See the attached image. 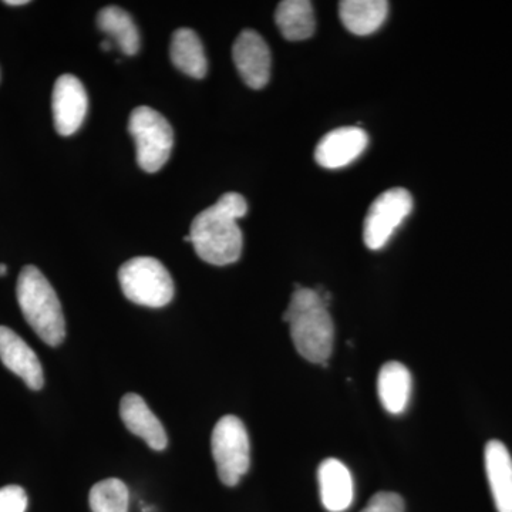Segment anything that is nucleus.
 <instances>
[{
  "label": "nucleus",
  "instance_id": "423d86ee",
  "mask_svg": "<svg viewBox=\"0 0 512 512\" xmlns=\"http://www.w3.org/2000/svg\"><path fill=\"white\" fill-rule=\"evenodd\" d=\"M211 448L222 484L238 485L251 466V444L244 423L231 414L222 417L212 431Z\"/></svg>",
  "mask_w": 512,
  "mask_h": 512
},
{
  "label": "nucleus",
  "instance_id": "b1692460",
  "mask_svg": "<svg viewBox=\"0 0 512 512\" xmlns=\"http://www.w3.org/2000/svg\"><path fill=\"white\" fill-rule=\"evenodd\" d=\"M6 274H8V266L0 264V276H5Z\"/></svg>",
  "mask_w": 512,
  "mask_h": 512
},
{
  "label": "nucleus",
  "instance_id": "2eb2a0df",
  "mask_svg": "<svg viewBox=\"0 0 512 512\" xmlns=\"http://www.w3.org/2000/svg\"><path fill=\"white\" fill-rule=\"evenodd\" d=\"M412 373L403 363L389 362L377 376V394L387 413L399 416L406 412L412 397Z\"/></svg>",
  "mask_w": 512,
  "mask_h": 512
},
{
  "label": "nucleus",
  "instance_id": "4468645a",
  "mask_svg": "<svg viewBox=\"0 0 512 512\" xmlns=\"http://www.w3.org/2000/svg\"><path fill=\"white\" fill-rule=\"evenodd\" d=\"M485 471L498 512H512V458L504 443L488 441L484 451Z\"/></svg>",
  "mask_w": 512,
  "mask_h": 512
},
{
  "label": "nucleus",
  "instance_id": "a211bd4d",
  "mask_svg": "<svg viewBox=\"0 0 512 512\" xmlns=\"http://www.w3.org/2000/svg\"><path fill=\"white\" fill-rule=\"evenodd\" d=\"M275 22L286 40L301 42L315 33L316 19L308 0H284L275 12Z\"/></svg>",
  "mask_w": 512,
  "mask_h": 512
},
{
  "label": "nucleus",
  "instance_id": "dca6fc26",
  "mask_svg": "<svg viewBox=\"0 0 512 512\" xmlns=\"http://www.w3.org/2000/svg\"><path fill=\"white\" fill-rule=\"evenodd\" d=\"M389 13L384 0H343L339 5L340 20L350 33L367 36L382 28Z\"/></svg>",
  "mask_w": 512,
  "mask_h": 512
},
{
  "label": "nucleus",
  "instance_id": "6e6552de",
  "mask_svg": "<svg viewBox=\"0 0 512 512\" xmlns=\"http://www.w3.org/2000/svg\"><path fill=\"white\" fill-rule=\"evenodd\" d=\"M52 107L60 136H72L79 131L89 110V97L83 83L73 74L60 76L53 89Z\"/></svg>",
  "mask_w": 512,
  "mask_h": 512
},
{
  "label": "nucleus",
  "instance_id": "f03ea898",
  "mask_svg": "<svg viewBox=\"0 0 512 512\" xmlns=\"http://www.w3.org/2000/svg\"><path fill=\"white\" fill-rule=\"evenodd\" d=\"M330 298L332 296L322 289L302 288L298 285L284 313V320L289 323L292 342L299 355L322 366H328L335 339V328L329 313Z\"/></svg>",
  "mask_w": 512,
  "mask_h": 512
},
{
  "label": "nucleus",
  "instance_id": "7ed1b4c3",
  "mask_svg": "<svg viewBox=\"0 0 512 512\" xmlns=\"http://www.w3.org/2000/svg\"><path fill=\"white\" fill-rule=\"evenodd\" d=\"M16 295L30 328L46 345L59 346L66 338L62 305L55 289L36 266L28 265L22 269Z\"/></svg>",
  "mask_w": 512,
  "mask_h": 512
},
{
  "label": "nucleus",
  "instance_id": "20e7f679",
  "mask_svg": "<svg viewBox=\"0 0 512 512\" xmlns=\"http://www.w3.org/2000/svg\"><path fill=\"white\" fill-rule=\"evenodd\" d=\"M119 282L124 296L136 305L163 308L174 298L170 272L151 256H137L121 265Z\"/></svg>",
  "mask_w": 512,
  "mask_h": 512
},
{
  "label": "nucleus",
  "instance_id": "f257e3e1",
  "mask_svg": "<svg viewBox=\"0 0 512 512\" xmlns=\"http://www.w3.org/2000/svg\"><path fill=\"white\" fill-rule=\"evenodd\" d=\"M247 212L245 198L238 192H227L217 204L194 218L190 231L191 244L202 261L225 266L241 258L244 238L238 221Z\"/></svg>",
  "mask_w": 512,
  "mask_h": 512
},
{
  "label": "nucleus",
  "instance_id": "ddd939ff",
  "mask_svg": "<svg viewBox=\"0 0 512 512\" xmlns=\"http://www.w3.org/2000/svg\"><path fill=\"white\" fill-rule=\"evenodd\" d=\"M120 417L127 429L146 441L148 447L156 451L167 447L168 437L163 424L140 394L128 393L121 399Z\"/></svg>",
  "mask_w": 512,
  "mask_h": 512
},
{
  "label": "nucleus",
  "instance_id": "a878e982",
  "mask_svg": "<svg viewBox=\"0 0 512 512\" xmlns=\"http://www.w3.org/2000/svg\"><path fill=\"white\" fill-rule=\"evenodd\" d=\"M184 241L185 242H191V237L190 235H187V237L184 238Z\"/></svg>",
  "mask_w": 512,
  "mask_h": 512
},
{
  "label": "nucleus",
  "instance_id": "1a4fd4ad",
  "mask_svg": "<svg viewBox=\"0 0 512 512\" xmlns=\"http://www.w3.org/2000/svg\"><path fill=\"white\" fill-rule=\"evenodd\" d=\"M235 67L239 76L251 89H264L271 79V50L259 33L245 29L232 47Z\"/></svg>",
  "mask_w": 512,
  "mask_h": 512
},
{
  "label": "nucleus",
  "instance_id": "412c9836",
  "mask_svg": "<svg viewBox=\"0 0 512 512\" xmlns=\"http://www.w3.org/2000/svg\"><path fill=\"white\" fill-rule=\"evenodd\" d=\"M28 504V494L19 485L0 488V512H26Z\"/></svg>",
  "mask_w": 512,
  "mask_h": 512
},
{
  "label": "nucleus",
  "instance_id": "5701e85b",
  "mask_svg": "<svg viewBox=\"0 0 512 512\" xmlns=\"http://www.w3.org/2000/svg\"><path fill=\"white\" fill-rule=\"evenodd\" d=\"M3 3L8 6H23L28 5L29 0H6V2Z\"/></svg>",
  "mask_w": 512,
  "mask_h": 512
},
{
  "label": "nucleus",
  "instance_id": "393cba45",
  "mask_svg": "<svg viewBox=\"0 0 512 512\" xmlns=\"http://www.w3.org/2000/svg\"><path fill=\"white\" fill-rule=\"evenodd\" d=\"M101 47H103L104 50H110L111 43L109 42V40H104V42L101 43Z\"/></svg>",
  "mask_w": 512,
  "mask_h": 512
},
{
  "label": "nucleus",
  "instance_id": "f8f14e48",
  "mask_svg": "<svg viewBox=\"0 0 512 512\" xmlns=\"http://www.w3.org/2000/svg\"><path fill=\"white\" fill-rule=\"evenodd\" d=\"M320 500L329 512L348 511L355 500V483L349 468L338 458H326L318 468Z\"/></svg>",
  "mask_w": 512,
  "mask_h": 512
},
{
  "label": "nucleus",
  "instance_id": "4be33fe9",
  "mask_svg": "<svg viewBox=\"0 0 512 512\" xmlns=\"http://www.w3.org/2000/svg\"><path fill=\"white\" fill-rule=\"evenodd\" d=\"M362 512H404V501L396 493H377L370 498Z\"/></svg>",
  "mask_w": 512,
  "mask_h": 512
},
{
  "label": "nucleus",
  "instance_id": "9d476101",
  "mask_svg": "<svg viewBox=\"0 0 512 512\" xmlns=\"http://www.w3.org/2000/svg\"><path fill=\"white\" fill-rule=\"evenodd\" d=\"M367 144L369 137L362 128H336L326 134L316 146V163L329 170L346 167L365 153Z\"/></svg>",
  "mask_w": 512,
  "mask_h": 512
},
{
  "label": "nucleus",
  "instance_id": "39448f33",
  "mask_svg": "<svg viewBox=\"0 0 512 512\" xmlns=\"http://www.w3.org/2000/svg\"><path fill=\"white\" fill-rule=\"evenodd\" d=\"M128 131L136 141L137 163L146 173H157L173 150L174 133L170 123L151 107L140 106L128 120Z\"/></svg>",
  "mask_w": 512,
  "mask_h": 512
},
{
  "label": "nucleus",
  "instance_id": "0eeeda50",
  "mask_svg": "<svg viewBox=\"0 0 512 512\" xmlns=\"http://www.w3.org/2000/svg\"><path fill=\"white\" fill-rule=\"evenodd\" d=\"M413 197L404 188L384 191L370 205L363 224V241L367 248L379 251L389 244L394 232L412 214Z\"/></svg>",
  "mask_w": 512,
  "mask_h": 512
},
{
  "label": "nucleus",
  "instance_id": "aec40b11",
  "mask_svg": "<svg viewBox=\"0 0 512 512\" xmlns=\"http://www.w3.org/2000/svg\"><path fill=\"white\" fill-rule=\"evenodd\" d=\"M93 512H128L130 493L127 485L119 478H107L93 485L89 494Z\"/></svg>",
  "mask_w": 512,
  "mask_h": 512
},
{
  "label": "nucleus",
  "instance_id": "6ab92c4d",
  "mask_svg": "<svg viewBox=\"0 0 512 512\" xmlns=\"http://www.w3.org/2000/svg\"><path fill=\"white\" fill-rule=\"evenodd\" d=\"M97 25L101 32L107 33L116 40L117 46L124 55H137L140 50V33L126 10L119 6H107L101 9L97 16Z\"/></svg>",
  "mask_w": 512,
  "mask_h": 512
},
{
  "label": "nucleus",
  "instance_id": "9b49d317",
  "mask_svg": "<svg viewBox=\"0 0 512 512\" xmlns=\"http://www.w3.org/2000/svg\"><path fill=\"white\" fill-rule=\"evenodd\" d=\"M0 360L10 372L19 376L29 389H42L45 377L39 357L18 333L6 326H0Z\"/></svg>",
  "mask_w": 512,
  "mask_h": 512
},
{
  "label": "nucleus",
  "instance_id": "f3484780",
  "mask_svg": "<svg viewBox=\"0 0 512 512\" xmlns=\"http://www.w3.org/2000/svg\"><path fill=\"white\" fill-rule=\"evenodd\" d=\"M170 56L174 66L187 76L194 79H204L207 76L208 63L204 46L194 30H175L171 39Z\"/></svg>",
  "mask_w": 512,
  "mask_h": 512
}]
</instances>
